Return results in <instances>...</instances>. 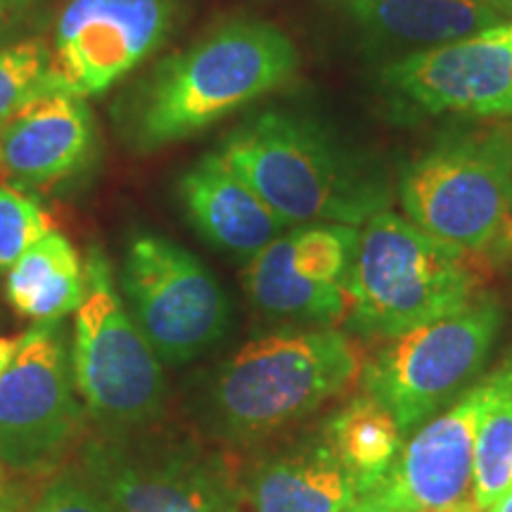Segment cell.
Here are the masks:
<instances>
[{"mask_svg": "<svg viewBox=\"0 0 512 512\" xmlns=\"http://www.w3.org/2000/svg\"><path fill=\"white\" fill-rule=\"evenodd\" d=\"M297 64L285 31L261 19H233L152 69L131 95L126 131L140 150L190 138L283 86Z\"/></svg>", "mask_w": 512, "mask_h": 512, "instance_id": "6da1fadb", "label": "cell"}, {"mask_svg": "<svg viewBox=\"0 0 512 512\" xmlns=\"http://www.w3.org/2000/svg\"><path fill=\"white\" fill-rule=\"evenodd\" d=\"M216 155L285 226H358L387 204L382 185L304 114L252 117L221 140Z\"/></svg>", "mask_w": 512, "mask_h": 512, "instance_id": "7a4b0ae2", "label": "cell"}, {"mask_svg": "<svg viewBox=\"0 0 512 512\" xmlns=\"http://www.w3.org/2000/svg\"><path fill=\"white\" fill-rule=\"evenodd\" d=\"M358 375L361 358L342 332H271L247 342L216 370L211 420L230 439H264L349 392Z\"/></svg>", "mask_w": 512, "mask_h": 512, "instance_id": "3957f363", "label": "cell"}, {"mask_svg": "<svg viewBox=\"0 0 512 512\" xmlns=\"http://www.w3.org/2000/svg\"><path fill=\"white\" fill-rule=\"evenodd\" d=\"M477 278L465 249L432 238L392 211L358 235L344 290L356 330L399 337L472 306Z\"/></svg>", "mask_w": 512, "mask_h": 512, "instance_id": "277c9868", "label": "cell"}, {"mask_svg": "<svg viewBox=\"0 0 512 512\" xmlns=\"http://www.w3.org/2000/svg\"><path fill=\"white\" fill-rule=\"evenodd\" d=\"M83 266L86 299L74 311L76 392L100 432L143 430L166 408L162 361L114 287L100 247L88 249Z\"/></svg>", "mask_w": 512, "mask_h": 512, "instance_id": "5b68a950", "label": "cell"}, {"mask_svg": "<svg viewBox=\"0 0 512 512\" xmlns=\"http://www.w3.org/2000/svg\"><path fill=\"white\" fill-rule=\"evenodd\" d=\"M79 467L117 512H240L242 486L226 458L152 425L91 437Z\"/></svg>", "mask_w": 512, "mask_h": 512, "instance_id": "8992f818", "label": "cell"}, {"mask_svg": "<svg viewBox=\"0 0 512 512\" xmlns=\"http://www.w3.org/2000/svg\"><path fill=\"white\" fill-rule=\"evenodd\" d=\"M413 226L477 252L512 228V140L484 133L451 140L420 157L401 178Z\"/></svg>", "mask_w": 512, "mask_h": 512, "instance_id": "52a82bcc", "label": "cell"}, {"mask_svg": "<svg viewBox=\"0 0 512 512\" xmlns=\"http://www.w3.org/2000/svg\"><path fill=\"white\" fill-rule=\"evenodd\" d=\"M119 287L162 363L183 366L226 335L228 294L195 254L164 235H133Z\"/></svg>", "mask_w": 512, "mask_h": 512, "instance_id": "ba28073f", "label": "cell"}, {"mask_svg": "<svg viewBox=\"0 0 512 512\" xmlns=\"http://www.w3.org/2000/svg\"><path fill=\"white\" fill-rule=\"evenodd\" d=\"M501 325V306L482 302L403 332L368 363L363 384L411 432L482 370Z\"/></svg>", "mask_w": 512, "mask_h": 512, "instance_id": "9c48e42d", "label": "cell"}, {"mask_svg": "<svg viewBox=\"0 0 512 512\" xmlns=\"http://www.w3.org/2000/svg\"><path fill=\"white\" fill-rule=\"evenodd\" d=\"M510 384L512 351L484 382L467 389L446 413L420 427L382 482L361 496L354 512L477 510L472 472L479 427Z\"/></svg>", "mask_w": 512, "mask_h": 512, "instance_id": "30bf717a", "label": "cell"}, {"mask_svg": "<svg viewBox=\"0 0 512 512\" xmlns=\"http://www.w3.org/2000/svg\"><path fill=\"white\" fill-rule=\"evenodd\" d=\"M83 411L62 323L34 325L0 375V465L50 470L74 446Z\"/></svg>", "mask_w": 512, "mask_h": 512, "instance_id": "8fae6325", "label": "cell"}, {"mask_svg": "<svg viewBox=\"0 0 512 512\" xmlns=\"http://www.w3.org/2000/svg\"><path fill=\"white\" fill-rule=\"evenodd\" d=\"M174 22V0H69L50 46L55 91H110L162 46Z\"/></svg>", "mask_w": 512, "mask_h": 512, "instance_id": "7c38bea8", "label": "cell"}, {"mask_svg": "<svg viewBox=\"0 0 512 512\" xmlns=\"http://www.w3.org/2000/svg\"><path fill=\"white\" fill-rule=\"evenodd\" d=\"M382 79L396 95L430 114L510 117L512 19L396 60Z\"/></svg>", "mask_w": 512, "mask_h": 512, "instance_id": "4fadbf2b", "label": "cell"}, {"mask_svg": "<svg viewBox=\"0 0 512 512\" xmlns=\"http://www.w3.org/2000/svg\"><path fill=\"white\" fill-rule=\"evenodd\" d=\"M95 119L86 98L46 91L31 98L0 133V178L17 190L53 188L86 169Z\"/></svg>", "mask_w": 512, "mask_h": 512, "instance_id": "5bb4252c", "label": "cell"}, {"mask_svg": "<svg viewBox=\"0 0 512 512\" xmlns=\"http://www.w3.org/2000/svg\"><path fill=\"white\" fill-rule=\"evenodd\" d=\"M176 190L190 226L221 252L252 259L285 230L271 207L216 152L190 164Z\"/></svg>", "mask_w": 512, "mask_h": 512, "instance_id": "9a60e30c", "label": "cell"}, {"mask_svg": "<svg viewBox=\"0 0 512 512\" xmlns=\"http://www.w3.org/2000/svg\"><path fill=\"white\" fill-rule=\"evenodd\" d=\"M363 494L325 439L266 460L249 484L254 512H354Z\"/></svg>", "mask_w": 512, "mask_h": 512, "instance_id": "2e32d148", "label": "cell"}, {"mask_svg": "<svg viewBox=\"0 0 512 512\" xmlns=\"http://www.w3.org/2000/svg\"><path fill=\"white\" fill-rule=\"evenodd\" d=\"M347 8L370 34L418 46H444L512 17L482 0H347Z\"/></svg>", "mask_w": 512, "mask_h": 512, "instance_id": "e0dca14e", "label": "cell"}, {"mask_svg": "<svg viewBox=\"0 0 512 512\" xmlns=\"http://www.w3.org/2000/svg\"><path fill=\"white\" fill-rule=\"evenodd\" d=\"M5 297L31 323H60L86 299V266L62 233H48L8 271Z\"/></svg>", "mask_w": 512, "mask_h": 512, "instance_id": "ac0fdd59", "label": "cell"}, {"mask_svg": "<svg viewBox=\"0 0 512 512\" xmlns=\"http://www.w3.org/2000/svg\"><path fill=\"white\" fill-rule=\"evenodd\" d=\"M242 285L256 309L266 316L309 323H337L349 316V294L344 285L311 283L294 273L280 238L249 259Z\"/></svg>", "mask_w": 512, "mask_h": 512, "instance_id": "d6986e66", "label": "cell"}, {"mask_svg": "<svg viewBox=\"0 0 512 512\" xmlns=\"http://www.w3.org/2000/svg\"><path fill=\"white\" fill-rule=\"evenodd\" d=\"M325 441L358 479L363 491L375 489L399 458L403 432L394 415L373 396H358L325 427Z\"/></svg>", "mask_w": 512, "mask_h": 512, "instance_id": "ffe728a7", "label": "cell"}, {"mask_svg": "<svg viewBox=\"0 0 512 512\" xmlns=\"http://www.w3.org/2000/svg\"><path fill=\"white\" fill-rule=\"evenodd\" d=\"M358 235L361 233L354 226L311 223L280 235V242L294 273L311 283L344 285L358 247Z\"/></svg>", "mask_w": 512, "mask_h": 512, "instance_id": "44dd1931", "label": "cell"}, {"mask_svg": "<svg viewBox=\"0 0 512 512\" xmlns=\"http://www.w3.org/2000/svg\"><path fill=\"white\" fill-rule=\"evenodd\" d=\"M512 486V384L479 427L472 472L477 510H489Z\"/></svg>", "mask_w": 512, "mask_h": 512, "instance_id": "7402d4cb", "label": "cell"}, {"mask_svg": "<svg viewBox=\"0 0 512 512\" xmlns=\"http://www.w3.org/2000/svg\"><path fill=\"white\" fill-rule=\"evenodd\" d=\"M46 91H55L50 43L27 38L0 46V133L31 98Z\"/></svg>", "mask_w": 512, "mask_h": 512, "instance_id": "603a6c76", "label": "cell"}, {"mask_svg": "<svg viewBox=\"0 0 512 512\" xmlns=\"http://www.w3.org/2000/svg\"><path fill=\"white\" fill-rule=\"evenodd\" d=\"M48 233L53 221L36 197L0 183V273H8Z\"/></svg>", "mask_w": 512, "mask_h": 512, "instance_id": "cb8c5ba5", "label": "cell"}, {"mask_svg": "<svg viewBox=\"0 0 512 512\" xmlns=\"http://www.w3.org/2000/svg\"><path fill=\"white\" fill-rule=\"evenodd\" d=\"M22 512H117L110 498L100 491L79 465L64 470L43 486L41 494L27 503Z\"/></svg>", "mask_w": 512, "mask_h": 512, "instance_id": "d4e9b609", "label": "cell"}, {"mask_svg": "<svg viewBox=\"0 0 512 512\" xmlns=\"http://www.w3.org/2000/svg\"><path fill=\"white\" fill-rule=\"evenodd\" d=\"M31 3L34 0H0V41L17 27V22L29 10Z\"/></svg>", "mask_w": 512, "mask_h": 512, "instance_id": "484cf974", "label": "cell"}, {"mask_svg": "<svg viewBox=\"0 0 512 512\" xmlns=\"http://www.w3.org/2000/svg\"><path fill=\"white\" fill-rule=\"evenodd\" d=\"M24 335H0V375L15 361L19 347H22Z\"/></svg>", "mask_w": 512, "mask_h": 512, "instance_id": "4316f807", "label": "cell"}, {"mask_svg": "<svg viewBox=\"0 0 512 512\" xmlns=\"http://www.w3.org/2000/svg\"><path fill=\"white\" fill-rule=\"evenodd\" d=\"M22 508L24 503L19 501L17 491L0 479V512H22Z\"/></svg>", "mask_w": 512, "mask_h": 512, "instance_id": "83f0119b", "label": "cell"}, {"mask_svg": "<svg viewBox=\"0 0 512 512\" xmlns=\"http://www.w3.org/2000/svg\"><path fill=\"white\" fill-rule=\"evenodd\" d=\"M486 512H512V486Z\"/></svg>", "mask_w": 512, "mask_h": 512, "instance_id": "f1b7e54d", "label": "cell"}, {"mask_svg": "<svg viewBox=\"0 0 512 512\" xmlns=\"http://www.w3.org/2000/svg\"><path fill=\"white\" fill-rule=\"evenodd\" d=\"M486 5H494L498 10H505L508 15H512V0H482Z\"/></svg>", "mask_w": 512, "mask_h": 512, "instance_id": "f546056e", "label": "cell"}, {"mask_svg": "<svg viewBox=\"0 0 512 512\" xmlns=\"http://www.w3.org/2000/svg\"><path fill=\"white\" fill-rule=\"evenodd\" d=\"M467 512H479V510H467Z\"/></svg>", "mask_w": 512, "mask_h": 512, "instance_id": "4dcf8cb0", "label": "cell"}]
</instances>
